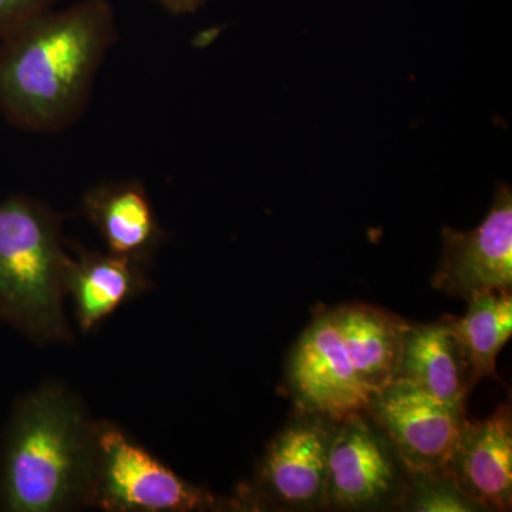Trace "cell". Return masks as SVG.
Here are the masks:
<instances>
[{"label":"cell","mask_w":512,"mask_h":512,"mask_svg":"<svg viewBox=\"0 0 512 512\" xmlns=\"http://www.w3.org/2000/svg\"><path fill=\"white\" fill-rule=\"evenodd\" d=\"M114 40L109 0H80L33 19L0 42V111L35 133L72 126Z\"/></svg>","instance_id":"6da1fadb"},{"label":"cell","mask_w":512,"mask_h":512,"mask_svg":"<svg viewBox=\"0 0 512 512\" xmlns=\"http://www.w3.org/2000/svg\"><path fill=\"white\" fill-rule=\"evenodd\" d=\"M97 421L57 380L20 396L0 437V511L87 508Z\"/></svg>","instance_id":"7a4b0ae2"},{"label":"cell","mask_w":512,"mask_h":512,"mask_svg":"<svg viewBox=\"0 0 512 512\" xmlns=\"http://www.w3.org/2000/svg\"><path fill=\"white\" fill-rule=\"evenodd\" d=\"M63 217L26 195L0 201V322L37 345L70 343Z\"/></svg>","instance_id":"3957f363"},{"label":"cell","mask_w":512,"mask_h":512,"mask_svg":"<svg viewBox=\"0 0 512 512\" xmlns=\"http://www.w3.org/2000/svg\"><path fill=\"white\" fill-rule=\"evenodd\" d=\"M210 491L184 480L119 424L97 421L87 508L104 512L222 510Z\"/></svg>","instance_id":"277c9868"},{"label":"cell","mask_w":512,"mask_h":512,"mask_svg":"<svg viewBox=\"0 0 512 512\" xmlns=\"http://www.w3.org/2000/svg\"><path fill=\"white\" fill-rule=\"evenodd\" d=\"M366 412L410 474L446 470L466 421V413L450 409L404 379L376 393Z\"/></svg>","instance_id":"5b68a950"},{"label":"cell","mask_w":512,"mask_h":512,"mask_svg":"<svg viewBox=\"0 0 512 512\" xmlns=\"http://www.w3.org/2000/svg\"><path fill=\"white\" fill-rule=\"evenodd\" d=\"M286 426L266 448L255 488L244 491L237 507L268 498L289 508L326 504L329 457L336 421L306 413Z\"/></svg>","instance_id":"8992f818"},{"label":"cell","mask_w":512,"mask_h":512,"mask_svg":"<svg viewBox=\"0 0 512 512\" xmlns=\"http://www.w3.org/2000/svg\"><path fill=\"white\" fill-rule=\"evenodd\" d=\"M289 380L305 413L338 421L366 412L372 403L373 394L357 376L333 311L316 316L299 339Z\"/></svg>","instance_id":"52a82bcc"},{"label":"cell","mask_w":512,"mask_h":512,"mask_svg":"<svg viewBox=\"0 0 512 512\" xmlns=\"http://www.w3.org/2000/svg\"><path fill=\"white\" fill-rule=\"evenodd\" d=\"M512 190L500 184L487 217L471 231L443 229V255L433 276L437 291L458 298L511 291Z\"/></svg>","instance_id":"ba28073f"},{"label":"cell","mask_w":512,"mask_h":512,"mask_svg":"<svg viewBox=\"0 0 512 512\" xmlns=\"http://www.w3.org/2000/svg\"><path fill=\"white\" fill-rule=\"evenodd\" d=\"M365 413H350L336 421L326 490V504L333 507H377L399 493L402 480L396 451Z\"/></svg>","instance_id":"9c48e42d"},{"label":"cell","mask_w":512,"mask_h":512,"mask_svg":"<svg viewBox=\"0 0 512 512\" xmlns=\"http://www.w3.org/2000/svg\"><path fill=\"white\" fill-rule=\"evenodd\" d=\"M446 471L477 507L511 510L512 420L501 406L483 421H464Z\"/></svg>","instance_id":"30bf717a"},{"label":"cell","mask_w":512,"mask_h":512,"mask_svg":"<svg viewBox=\"0 0 512 512\" xmlns=\"http://www.w3.org/2000/svg\"><path fill=\"white\" fill-rule=\"evenodd\" d=\"M148 266L111 252L67 247L63 286L82 332H92L120 306L151 289Z\"/></svg>","instance_id":"8fae6325"},{"label":"cell","mask_w":512,"mask_h":512,"mask_svg":"<svg viewBox=\"0 0 512 512\" xmlns=\"http://www.w3.org/2000/svg\"><path fill=\"white\" fill-rule=\"evenodd\" d=\"M82 212L99 231L111 254L150 265L163 245L165 231L146 190L136 181L93 187L84 195Z\"/></svg>","instance_id":"7c38bea8"},{"label":"cell","mask_w":512,"mask_h":512,"mask_svg":"<svg viewBox=\"0 0 512 512\" xmlns=\"http://www.w3.org/2000/svg\"><path fill=\"white\" fill-rule=\"evenodd\" d=\"M397 379H404L458 413H466L473 369L447 319L409 325L404 336Z\"/></svg>","instance_id":"4fadbf2b"},{"label":"cell","mask_w":512,"mask_h":512,"mask_svg":"<svg viewBox=\"0 0 512 512\" xmlns=\"http://www.w3.org/2000/svg\"><path fill=\"white\" fill-rule=\"evenodd\" d=\"M360 382L375 396L397 379L409 323L369 305L333 309Z\"/></svg>","instance_id":"5bb4252c"},{"label":"cell","mask_w":512,"mask_h":512,"mask_svg":"<svg viewBox=\"0 0 512 512\" xmlns=\"http://www.w3.org/2000/svg\"><path fill=\"white\" fill-rule=\"evenodd\" d=\"M463 318H447L460 340L476 380L497 377L498 353L512 335V298L510 291L481 292L467 299Z\"/></svg>","instance_id":"9a60e30c"},{"label":"cell","mask_w":512,"mask_h":512,"mask_svg":"<svg viewBox=\"0 0 512 512\" xmlns=\"http://www.w3.org/2000/svg\"><path fill=\"white\" fill-rule=\"evenodd\" d=\"M412 510L427 512L471 511L474 504L461 493L446 470L436 473L413 474Z\"/></svg>","instance_id":"2e32d148"},{"label":"cell","mask_w":512,"mask_h":512,"mask_svg":"<svg viewBox=\"0 0 512 512\" xmlns=\"http://www.w3.org/2000/svg\"><path fill=\"white\" fill-rule=\"evenodd\" d=\"M57 0H0V42L50 12Z\"/></svg>","instance_id":"e0dca14e"},{"label":"cell","mask_w":512,"mask_h":512,"mask_svg":"<svg viewBox=\"0 0 512 512\" xmlns=\"http://www.w3.org/2000/svg\"><path fill=\"white\" fill-rule=\"evenodd\" d=\"M168 12L174 15H184V13H192L207 3V0H156Z\"/></svg>","instance_id":"ac0fdd59"}]
</instances>
